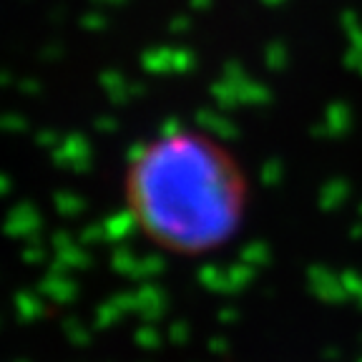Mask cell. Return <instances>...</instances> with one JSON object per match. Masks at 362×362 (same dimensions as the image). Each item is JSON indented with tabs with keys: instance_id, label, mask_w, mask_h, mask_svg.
<instances>
[{
	"instance_id": "cell-1",
	"label": "cell",
	"mask_w": 362,
	"mask_h": 362,
	"mask_svg": "<svg viewBox=\"0 0 362 362\" xmlns=\"http://www.w3.org/2000/svg\"><path fill=\"white\" fill-rule=\"evenodd\" d=\"M124 209L151 247L202 259L242 234L252 187L237 153L197 126H166L131 151L121 181Z\"/></svg>"
}]
</instances>
